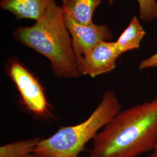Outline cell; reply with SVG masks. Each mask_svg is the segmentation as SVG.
Instances as JSON below:
<instances>
[{
    "label": "cell",
    "instance_id": "6da1fadb",
    "mask_svg": "<svg viewBox=\"0 0 157 157\" xmlns=\"http://www.w3.org/2000/svg\"><path fill=\"white\" fill-rule=\"evenodd\" d=\"M157 143V97L121 111L93 140L88 157H138Z\"/></svg>",
    "mask_w": 157,
    "mask_h": 157
},
{
    "label": "cell",
    "instance_id": "7a4b0ae2",
    "mask_svg": "<svg viewBox=\"0 0 157 157\" xmlns=\"http://www.w3.org/2000/svg\"><path fill=\"white\" fill-rule=\"evenodd\" d=\"M17 41L45 56L59 78H77L81 74L61 6L53 2L31 26H19L13 33Z\"/></svg>",
    "mask_w": 157,
    "mask_h": 157
},
{
    "label": "cell",
    "instance_id": "3957f363",
    "mask_svg": "<svg viewBox=\"0 0 157 157\" xmlns=\"http://www.w3.org/2000/svg\"><path fill=\"white\" fill-rule=\"evenodd\" d=\"M121 111L114 91L107 90L98 106L86 120L62 127L50 137L41 140L33 157H79L86 144Z\"/></svg>",
    "mask_w": 157,
    "mask_h": 157
},
{
    "label": "cell",
    "instance_id": "277c9868",
    "mask_svg": "<svg viewBox=\"0 0 157 157\" xmlns=\"http://www.w3.org/2000/svg\"><path fill=\"white\" fill-rule=\"evenodd\" d=\"M7 73L15 84L24 106L37 116L48 115L49 105L44 90L33 74L17 59L9 62Z\"/></svg>",
    "mask_w": 157,
    "mask_h": 157
},
{
    "label": "cell",
    "instance_id": "5b68a950",
    "mask_svg": "<svg viewBox=\"0 0 157 157\" xmlns=\"http://www.w3.org/2000/svg\"><path fill=\"white\" fill-rule=\"evenodd\" d=\"M121 55L115 41H101L77 59L80 73L91 78L108 73L115 68Z\"/></svg>",
    "mask_w": 157,
    "mask_h": 157
},
{
    "label": "cell",
    "instance_id": "8992f818",
    "mask_svg": "<svg viewBox=\"0 0 157 157\" xmlns=\"http://www.w3.org/2000/svg\"><path fill=\"white\" fill-rule=\"evenodd\" d=\"M65 19L77 59L83 56L98 43L112 39L111 31L106 25H99L94 23L82 25L75 21L66 13Z\"/></svg>",
    "mask_w": 157,
    "mask_h": 157
},
{
    "label": "cell",
    "instance_id": "52a82bcc",
    "mask_svg": "<svg viewBox=\"0 0 157 157\" xmlns=\"http://www.w3.org/2000/svg\"><path fill=\"white\" fill-rule=\"evenodd\" d=\"M55 0H1V8L14 15L17 19L38 21Z\"/></svg>",
    "mask_w": 157,
    "mask_h": 157
},
{
    "label": "cell",
    "instance_id": "ba28073f",
    "mask_svg": "<svg viewBox=\"0 0 157 157\" xmlns=\"http://www.w3.org/2000/svg\"><path fill=\"white\" fill-rule=\"evenodd\" d=\"M103 0H62L65 13L75 21L82 25H89L93 22V15Z\"/></svg>",
    "mask_w": 157,
    "mask_h": 157
},
{
    "label": "cell",
    "instance_id": "9c48e42d",
    "mask_svg": "<svg viewBox=\"0 0 157 157\" xmlns=\"http://www.w3.org/2000/svg\"><path fill=\"white\" fill-rule=\"evenodd\" d=\"M145 34L146 31L141 25L138 18L135 16L115 43L122 54L129 51L139 48Z\"/></svg>",
    "mask_w": 157,
    "mask_h": 157
},
{
    "label": "cell",
    "instance_id": "30bf717a",
    "mask_svg": "<svg viewBox=\"0 0 157 157\" xmlns=\"http://www.w3.org/2000/svg\"><path fill=\"white\" fill-rule=\"evenodd\" d=\"M39 138L17 141L0 147V157H33Z\"/></svg>",
    "mask_w": 157,
    "mask_h": 157
},
{
    "label": "cell",
    "instance_id": "8fae6325",
    "mask_svg": "<svg viewBox=\"0 0 157 157\" xmlns=\"http://www.w3.org/2000/svg\"><path fill=\"white\" fill-rule=\"evenodd\" d=\"M115 0H109V5H112ZM139 6V15L145 22L157 19V0H137Z\"/></svg>",
    "mask_w": 157,
    "mask_h": 157
},
{
    "label": "cell",
    "instance_id": "7c38bea8",
    "mask_svg": "<svg viewBox=\"0 0 157 157\" xmlns=\"http://www.w3.org/2000/svg\"><path fill=\"white\" fill-rule=\"evenodd\" d=\"M151 68H157V52L141 61L139 65V70Z\"/></svg>",
    "mask_w": 157,
    "mask_h": 157
},
{
    "label": "cell",
    "instance_id": "4fadbf2b",
    "mask_svg": "<svg viewBox=\"0 0 157 157\" xmlns=\"http://www.w3.org/2000/svg\"><path fill=\"white\" fill-rule=\"evenodd\" d=\"M148 157H157V143L152 151V154Z\"/></svg>",
    "mask_w": 157,
    "mask_h": 157
},
{
    "label": "cell",
    "instance_id": "5bb4252c",
    "mask_svg": "<svg viewBox=\"0 0 157 157\" xmlns=\"http://www.w3.org/2000/svg\"><path fill=\"white\" fill-rule=\"evenodd\" d=\"M82 157V156H80V157Z\"/></svg>",
    "mask_w": 157,
    "mask_h": 157
}]
</instances>
